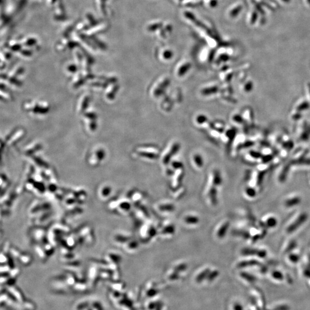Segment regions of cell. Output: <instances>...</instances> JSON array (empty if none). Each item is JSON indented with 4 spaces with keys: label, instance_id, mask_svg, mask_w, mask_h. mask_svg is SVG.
Returning a JSON list of instances; mask_svg holds the SVG:
<instances>
[{
    "label": "cell",
    "instance_id": "11",
    "mask_svg": "<svg viewBox=\"0 0 310 310\" xmlns=\"http://www.w3.org/2000/svg\"><path fill=\"white\" fill-rule=\"evenodd\" d=\"M246 192H247V195H249V196H253L254 194V193L253 192V190L251 189V188L247 189V190H246Z\"/></svg>",
    "mask_w": 310,
    "mask_h": 310
},
{
    "label": "cell",
    "instance_id": "6",
    "mask_svg": "<svg viewBox=\"0 0 310 310\" xmlns=\"http://www.w3.org/2000/svg\"><path fill=\"white\" fill-rule=\"evenodd\" d=\"M192 160L194 163L196 165V167L199 168H201L203 167V161L202 159L201 156L199 154H195L192 157Z\"/></svg>",
    "mask_w": 310,
    "mask_h": 310
},
{
    "label": "cell",
    "instance_id": "3",
    "mask_svg": "<svg viewBox=\"0 0 310 310\" xmlns=\"http://www.w3.org/2000/svg\"><path fill=\"white\" fill-rule=\"evenodd\" d=\"M229 225H230L229 222L227 221L223 222V223H222L220 225V226L218 228V230H216V236L220 238L224 237L226 234L227 230L229 227Z\"/></svg>",
    "mask_w": 310,
    "mask_h": 310
},
{
    "label": "cell",
    "instance_id": "2",
    "mask_svg": "<svg viewBox=\"0 0 310 310\" xmlns=\"http://www.w3.org/2000/svg\"><path fill=\"white\" fill-rule=\"evenodd\" d=\"M191 67L190 63H188V62H182L180 64H179L178 67L176 69V74L178 75V77H181L184 76L188 72V70H190V68Z\"/></svg>",
    "mask_w": 310,
    "mask_h": 310
},
{
    "label": "cell",
    "instance_id": "5",
    "mask_svg": "<svg viewBox=\"0 0 310 310\" xmlns=\"http://www.w3.org/2000/svg\"><path fill=\"white\" fill-rule=\"evenodd\" d=\"M211 179L212 185H214L215 186H218L221 184L222 178L219 171L214 170L211 174Z\"/></svg>",
    "mask_w": 310,
    "mask_h": 310
},
{
    "label": "cell",
    "instance_id": "9",
    "mask_svg": "<svg viewBox=\"0 0 310 310\" xmlns=\"http://www.w3.org/2000/svg\"><path fill=\"white\" fill-rule=\"evenodd\" d=\"M174 231V227L172 225H169L164 228L163 230V234H173Z\"/></svg>",
    "mask_w": 310,
    "mask_h": 310
},
{
    "label": "cell",
    "instance_id": "7",
    "mask_svg": "<svg viewBox=\"0 0 310 310\" xmlns=\"http://www.w3.org/2000/svg\"><path fill=\"white\" fill-rule=\"evenodd\" d=\"M185 222L189 225H196L199 222V218L197 216H188L184 219Z\"/></svg>",
    "mask_w": 310,
    "mask_h": 310
},
{
    "label": "cell",
    "instance_id": "1",
    "mask_svg": "<svg viewBox=\"0 0 310 310\" xmlns=\"http://www.w3.org/2000/svg\"><path fill=\"white\" fill-rule=\"evenodd\" d=\"M179 147L180 145L176 141H174L168 145L163 154V156L161 158L163 164H167L170 162L171 157L173 156L176 152H178Z\"/></svg>",
    "mask_w": 310,
    "mask_h": 310
},
{
    "label": "cell",
    "instance_id": "8",
    "mask_svg": "<svg viewBox=\"0 0 310 310\" xmlns=\"http://www.w3.org/2000/svg\"><path fill=\"white\" fill-rule=\"evenodd\" d=\"M160 209L163 211H173L174 206L172 204H163L160 206Z\"/></svg>",
    "mask_w": 310,
    "mask_h": 310
},
{
    "label": "cell",
    "instance_id": "4",
    "mask_svg": "<svg viewBox=\"0 0 310 310\" xmlns=\"http://www.w3.org/2000/svg\"><path fill=\"white\" fill-rule=\"evenodd\" d=\"M216 186L212 185L210 186L208 190V197L211 202V203L214 205L216 203Z\"/></svg>",
    "mask_w": 310,
    "mask_h": 310
},
{
    "label": "cell",
    "instance_id": "10",
    "mask_svg": "<svg viewBox=\"0 0 310 310\" xmlns=\"http://www.w3.org/2000/svg\"><path fill=\"white\" fill-rule=\"evenodd\" d=\"M206 121H207V118L204 115H199L196 118V123L199 124V125H203V124L204 123L205 124Z\"/></svg>",
    "mask_w": 310,
    "mask_h": 310
}]
</instances>
